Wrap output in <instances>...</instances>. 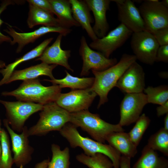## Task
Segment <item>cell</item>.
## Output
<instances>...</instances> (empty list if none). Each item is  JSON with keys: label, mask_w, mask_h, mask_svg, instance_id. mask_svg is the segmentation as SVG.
<instances>
[{"label": "cell", "mask_w": 168, "mask_h": 168, "mask_svg": "<svg viewBox=\"0 0 168 168\" xmlns=\"http://www.w3.org/2000/svg\"><path fill=\"white\" fill-rule=\"evenodd\" d=\"M77 128L68 122L59 131L61 135L67 140L71 147H80L84 151V154L88 156H92L97 153H102L110 159L114 168H119L121 155L118 151L110 144L82 136Z\"/></svg>", "instance_id": "obj_1"}, {"label": "cell", "mask_w": 168, "mask_h": 168, "mask_svg": "<svg viewBox=\"0 0 168 168\" xmlns=\"http://www.w3.org/2000/svg\"><path fill=\"white\" fill-rule=\"evenodd\" d=\"M137 60L134 55L124 54L118 62L109 68L101 71L91 70L95 77L90 89L99 96L98 108L108 101L109 92L115 86L125 71Z\"/></svg>", "instance_id": "obj_2"}, {"label": "cell", "mask_w": 168, "mask_h": 168, "mask_svg": "<svg viewBox=\"0 0 168 168\" xmlns=\"http://www.w3.org/2000/svg\"><path fill=\"white\" fill-rule=\"evenodd\" d=\"M59 85L45 86L42 85L38 78L23 81L17 89L2 92L3 96H12L18 101L31 102L43 105L55 102L61 93Z\"/></svg>", "instance_id": "obj_3"}, {"label": "cell", "mask_w": 168, "mask_h": 168, "mask_svg": "<svg viewBox=\"0 0 168 168\" xmlns=\"http://www.w3.org/2000/svg\"><path fill=\"white\" fill-rule=\"evenodd\" d=\"M86 132L95 141L105 143L108 136L114 132H124L119 123L113 124L102 119L88 110L70 113L69 122Z\"/></svg>", "instance_id": "obj_4"}, {"label": "cell", "mask_w": 168, "mask_h": 168, "mask_svg": "<svg viewBox=\"0 0 168 168\" xmlns=\"http://www.w3.org/2000/svg\"><path fill=\"white\" fill-rule=\"evenodd\" d=\"M36 124L28 129L30 136H43L53 131H60L69 122L70 113L55 102L43 105Z\"/></svg>", "instance_id": "obj_5"}, {"label": "cell", "mask_w": 168, "mask_h": 168, "mask_svg": "<svg viewBox=\"0 0 168 168\" xmlns=\"http://www.w3.org/2000/svg\"><path fill=\"white\" fill-rule=\"evenodd\" d=\"M6 110V119L14 131L21 132L26 121L33 114L42 110L43 105L20 101H9L0 99Z\"/></svg>", "instance_id": "obj_6"}, {"label": "cell", "mask_w": 168, "mask_h": 168, "mask_svg": "<svg viewBox=\"0 0 168 168\" xmlns=\"http://www.w3.org/2000/svg\"><path fill=\"white\" fill-rule=\"evenodd\" d=\"M146 30L153 33L168 27V8L158 0L142 1L138 8Z\"/></svg>", "instance_id": "obj_7"}, {"label": "cell", "mask_w": 168, "mask_h": 168, "mask_svg": "<svg viewBox=\"0 0 168 168\" xmlns=\"http://www.w3.org/2000/svg\"><path fill=\"white\" fill-rule=\"evenodd\" d=\"M130 44L137 59L144 63L152 65L160 46L153 34L145 30L133 33Z\"/></svg>", "instance_id": "obj_8"}, {"label": "cell", "mask_w": 168, "mask_h": 168, "mask_svg": "<svg viewBox=\"0 0 168 168\" xmlns=\"http://www.w3.org/2000/svg\"><path fill=\"white\" fill-rule=\"evenodd\" d=\"M79 52L83 60L80 73L81 76L88 75L90 70L98 71H103L118 62L116 58H107L100 52L90 48L84 36H82L80 39Z\"/></svg>", "instance_id": "obj_9"}, {"label": "cell", "mask_w": 168, "mask_h": 168, "mask_svg": "<svg viewBox=\"0 0 168 168\" xmlns=\"http://www.w3.org/2000/svg\"><path fill=\"white\" fill-rule=\"evenodd\" d=\"M3 122L11 138L14 163L19 168L23 167L31 161L34 151L29 144L27 127L24 126L21 133L18 134L10 127L6 119H4Z\"/></svg>", "instance_id": "obj_10"}, {"label": "cell", "mask_w": 168, "mask_h": 168, "mask_svg": "<svg viewBox=\"0 0 168 168\" xmlns=\"http://www.w3.org/2000/svg\"><path fill=\"white\" fill-rule=\"evenodd\" d=\"M132 33L124 25L120 24L104 37L92 41L89 47L109 58L114 51L125 42Z\"/></svg>", "instance_id": "obj_11"}, {"label": "cell", "mask_w": 168, "mask_h": 168, "mask_svg": "<svg viewBox=\"0 0 168 168\" xmlns=\"http://www.w3.org/2000/svg\"><path fill=\"white\" fill-rule=\"evenodd\" d=\"M97 94L90 89L72 90L61 93L55 101L59 106L70 113L88 110Z\"/></svg>", "instance_id": "obj_12"}, {"label": "cell", "mask_w": 168, "mask_h": 168, "mask_svg": "<svg viewBox=\"0 0 168 168\" xmlns=\"http://www.w3.org/2000/svg\"><path fill=\"white\" fill-rule=\"evenodd\" d=\"M148 103L147 96L143 92L126 93L120 105L119 124L123 127L136 122Z\"/></svg>", "instance_id": "obj_13"}, {"label": "cell", "mask_w": 168, "mask_h": 168, "mask_svg": "<svg viewBox=\"0 0 168 168\" xmlns=\"http://www.w3.org/2000/svg\"><path fill=\"white\" fill-rule=\"evenodd\" d=\"M7 29L4 30V31L8 34L13 38L10 44L13 45L18 44L16 50L17 53L21 52L23 48L30 43H33L37 39L48 33L57 32L66 36L72 31L70 28L61 26H42L38 29L29 32L20 33L16 32L12 26L9 24Z\"/></svg>", "instance_id": "obj_14"}, {"label": "cell", "mask_w": 168, "mask_h": 168, "mask_svg": "<svg viewBox=\"0 0 168 168\" xmlns=\"http://www.w3.org/2000/svg\"><path fill=\"white\" fill-rule=\"evenodd\" d=\"M115 2L118 10V19L133 33L146 30L145 24L138 8L133 1L112 0Z\"/></svg>", "instance_id": "obj_15"}, {"label": "cell", "mask_w": 168, "mask_h": 168, "mask_svg": "<svg viewBox=\"0 0 168 168\" xmlns=\"http://www.w3.org/2000/svg\"><path fill=\"white\" fill-rule=\"evenodd\" d=\"M126 93L143 92L145 88V73L142 67L136 61L125 71L115 86Z\"/></svg>", "instance_id": "obj_16"}, {"label": "cell", "mask_w": 168, "mask_h": 168, "mask_svg": "<svg viewBox=\"0 0 168 168\" xmlns=\"http://www.w3.org/2000/svg\"><path fill=\"white\" fill-rule=\"evenodd\" d=\"M93 13L95 24L92 27L98 38H101L107 34L109 29L106 17L107 11L110 9L111 0H84Z\"/></svg>", "instance_id": "obj_17"}, {"label": "cell", "mask_w": 168, "mask_h": 168, "mask_svg": "<svg viewBox=\"0 0 168 168\" xmlns=\"http://www.w3.org/2000/svg\"><path fill=\"white\" fill-rule=\"evenodd\" d=\"M63 36L62 35L59 34L52 44L47 46L42 54L35 60H40L42 62L49 65H59L73 72V70L68 63V59L71 56V51L63 50L61 47Z\"/></svg>", "instance_id": "obj_18"}, {"label": "cell", "mask_w": 168, "mask_h": 168, "mask_svg": "<svg viewBox=\"0 0 168 168\" xmlns=\"http://www.w3.org/2000/svg\"><path fill=\"white\" fill-rule=\"evenodd\" d=\"M58 65H49L44 63L30 66L21 70H14L5 84L18 80L23 81L34 79L38 77L45 75L49 77L51 80L55 78L52 71Z\"/></svg>", "instance_id": "obj_19"}, {"label": "cell", "mask_w": 168, "mask_h": 168, "mask_svg": "<svg viewBox=\"0 0 168 168\" xmlns=\"http://www.w3.org/2000/svg\"><path fill=\"white\" fill-rule=\"evenodd\" d=\"M73 16L87 33L88 36L94 41L98 38L94 32L91 23L93 22L88 6L84 0H69Z\"/></svg>", "instance_id": "obj_20"}, {"label": "cell", "mask_w": 168, "mask_h": 168, "mask_svg": "<svg viewBox=\"0 0 168 168\" xmlns=\"http://www.w3.org/2000/svg\"><path fill=\"white\" fill-rule=\"evenodd\" d=\"M53 39V38L51 37L45 40L39 45L23 56L16 58L13 63L6 66L4 68L1 69L0 70V72L2 76V78L0 81V86L5 84L18 65L22 62L39 57Z\"/></svg>", "instance_id": "obj_21"}, {"label": "cell", "mask_w": 168, "mask_h": 168, "mask_svg": "<svg viewBox=\"0 0 168 168\" xmlns=\"http://www.w3.org/2000/svg\"><path fill=\"white\" fill-rule=\"evenodd\" d=\"M106 141L122 155L131 158L138 152L137 147L133 142L128 133L113 132L108 136Z\"/></svg>", "instance_id": "obj_22"}, {"label": "cell", "mask_w": 168, "mask_h": 168, "mask_svg": "<svg viewBox=\"0 0 168 168\" xmlns=\"http://www.w3.org/2000/svg\"><path fill=\"white\" fill-rule=\"evenodd\" d=\"M50 4L54 14L61 26L70 28L72 27L80 26V24L73 18L71 4L69 0H48Z\"/></svg>", "instance_id": "obj_23"}, {"label": "cell", "mask_w": 168, "mask_h": 168, "mask_svg": "<svg viewBox=\"0 0 168 168\" xmlns=\"http://www.w3.org/2000/svg\"><path fill=\"white\" fill-rule=\"evenodd\" d=\"M29 4V11L27 22L29 28H32L38 25L44 26H61L57 19L54 16V14L31 4Z\"/></svg>", "instance_id": "obj_24"}, {"label": "cell", "mask_w": 168, "mask_h": 168, "mask_svg": "<svg viewBox=\"0 0 168 168\" xmlns=\"http://www.w3.org/2000/svg\"><path fill=\"white\" fill-rule=\"evenodd\" d=\"M132 168H168V160L146 145Z\"/></svg>", "instance_id": "obj_25"}, {"label": "cell", "mask_w": 168, "mask_h": 168, "mask_svg": "<svg viewBox=\"0 0 168 168\" xmlns=\"http://www.w3.org/2000/svg\"><path fill=\"white\" fill-rule=\"evenodd\" d=\"M65 77L61 79H44V81L51 82L53 85H59L61 88L69 87L72 90L84 89L91 88L92 86L94 77L80 78L73 76L66 70Z\"/></svg>", "instance_id": "obj_26"}, {"label": "cell", "mask_w": 168, "mask_h": 168, "mask_svg": "<svg viewBox=\"0 0 168 168\" xmlns=\"http://www.w3.org/2000/svg\"><path fill=\"white\" fill-rule=\"evenodd\" d=\"M77 160L89 168H113V163L105 155L97 153L92 156H88L82 153L77 155Z\"/></svg>", "instance_id": "obj_27"}, {"label": "cell", "mask_w": 168, "mask_h": 168, "mask_svg": "<svg viewBox=\"0 0 168 168\" xmlns=\"http://www.w3.org/2000/svg\"><path fill=\"white\" fill-rule=\"evenodd\" d=\"M52 158L47 168H69L70 162L69 149L66 147L61 150L58 145H51Z\"/></svg>", "instance_id": "obj_28"}, {"label": "cell", "mask_w": 168, "mask_h": 168, "mask_svg": "<svg viewBox=\"0 0 168 168\" xmlns=\"http://www.w3.org/2000/svg\"><path fill=\"white\" fill-rule=\"evenodd\" d=\"M154 151H158L168 156V131L163 128L150 136L146 145Z\"/></svg>", "instance_id": "obj_29"}, {"label": "cell", "mask_w": 168, "mask_h": 168, "mask_svg": "<svg viewBox=\"0 0 168 168\" xmlns=\"http://www.w3.org/2000/svg\"><path fill=\"white\" fill-rule=\"evenodd\" d=\"M147 97L148 103L159 105L168 101V86L161 85L156 87L148 86L143 91Z\"/></svg>", "instance_id": "obj_30"}, {"label": "cell", "mask_w": 168, "mask_h": 168, "mask_svg": "<svg viewBox=\"0 0 168 168\" xmlns=\"http://www.w3.org/2000/svg\"><path fill=\"white\" fill-rule=\"evenodd\" d=\"M1 146L0 168H12L14 162L10 149L9 138L4 128H2L1 130Z\"/></svg>", "instance_id": "obj_31"}, {"label": "cell", "mask_w": 168, "mask_h": 168, "mask_svg": "<svg viewBox=\"0 0 168 168\" xmlns=\"http://www.w3.org/2000/svg\"><path fill=\"white\" fill-rule=\"evenodd\" d=\"M150 122L151 120L149 117L143 113L141 115L136 121L134 127L128 133L131 140L137 147L149 125Z\"/></svg>", "instance_id": "obj_32"}, {"label": "cell", "mask_w": 168, "mask_h": 168, "mask_svg": "<svg viewBox=\"0 0 168 168\" xmlns=\"http://www.w3.org/2000/svg\"><path fill=\"white\" fill-rule=\"evenodd\" d=\"M16 2L15 1L10 0L3 1L0 6V15L3 11L7 9L8 6L14 4ZM4 22L0 18V26ZM12 41V40L11 37L4 35L0 31V45L4 42L10 43Z\"/></svg>", "instance_id": "obj_33"}, {"label": "cell", "mask_w": 168, "mask_h": 168, "mask_svg": "<svg viewBox=\"0 0 168 168\" xmlns=\"http://www.w3.org/2000/svg\"><path fill=\"white\" fill-rule=\"evenodd\" d=\"M152 34L160 46L168 45V27L158 30Z\"/></svg>", "instance_id": "obj_34"}, {"label": "cell", "mask_w": 168, "mask_h": 168, "mask_svg": "<svg viewBox=\"0 0 168 168\" xmlns=\"http://www.w3.org/2000/svg\"><path fill=\"white\" fill-rule=\"evenodd\" d=\"M31 4L45 11L54 14L52 7L48 0H28Z\"/></svg>", "instance_id": "obj_35"}, {"label": "cell", "mask_w": 168, "mask_h": 168, "mask_svg": "<svg viewBox=\"0 0 168 168\" xmlns=\"http://www.w3.org/2000/svg\"><path fill=\"white\" fill-rule=\"evenodd\" d=\"M168 62V45L160 46L157 52L155 62Z\"/></svg>", "instance_id": "obj_36"}, {"label": "cell", "mask_w": 168, "mask_h": 168, "mask_svg": "<svg viewBox=\"0 0 168 168\" xmlns=\"http://www.w3.org/2000/svg\"><path fill=\"white\" fill-rule=\"evenodd\" d=\"M156 110V114L158 117H160L168 113V101L157 107Z\"/></svg>", "instance_id": "obj_37"}, {"label": "cell", "mask_w": 168, "mask_h": 168, "mask_svg": "<svg viewBox=\"0 0 168 168\" xmlns=\"http://www.w3.org/2000/svg\"><path fill=\"white\" fill-rule=\"evenodd\" d=\"M131 158L121 155L119 163L120 168H131Z\"/></svg>", "instance_id": "obj_38"}, {"label": "cell", "mask_w": 168, "mask_h": 168, "mask_svg": "<svg viewBox=\"0 0 168 168\" xmlns=\"http://www.w3.org/2000/svg\"><path fill=\"white\" fill-rule=\"evenodd\" d=\"M49 162V158L45 159L42 161L36 164L35 166V168H47ZM23 168L20 167L19 168Z\"/></svg>", "instance_id": "obj_39"}, {"label": "cell", "mask_w": 168, "mask_h": 168, "mask_svg": "<svg viewBox=\"0 0 168 168\" xmlns=\"http://www.w3.org/2000/svg\"><path fill=\"white\" fill-rule=\"evenodd\" d=\"M165 130L168 131V113L167 114L164 119V126Z\"/></svg>", "instance_id": "obj_40"}, {"label": "cell", "mask_w": 168, "mask_h": 168, "mask_svg": "<svg viewBox=\"0 0 168 168\" xmlns=\"http://www.w3.org/2000/svg\"><path fill=\"white\" fill-rule=\"evenodd\" d=\"M6 66L5 62L1 60H0V68L2 69L5 68Z\"/></svg>", "instance_id": "obj_41"}, {"label": "cell", "mask_w": 168, "mask_h": 168, "mask_svg": "<svg viewBox=\"0 0 168 168\" xmlns=\"http://www.w3.org/2000/svg\"><path fill=\"white\" fill-rule=\"evenodd\" d=\"M162 4L166 7L168 8V0H163L161 1Z\"/></svg>", "instance_id": "obj_42"}, {"label": "cell", "mask_w": 168, "mask_h": 168, "mask_svg": "<svg viewBox=\"0 0 168 168\" xmlns=\"http://www.w3.org/2000/svg\"><path fill=\"white\" fill-rule=\"evenodd\" d=\"M1 120L0 119V156H1V130L2 128H1Z\"/></svg>", "instance_id": "obj_43"}]
</instances>
